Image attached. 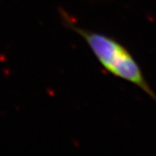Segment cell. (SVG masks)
Segmentation results:
<instances>
[{
    "label": "cell",
    "instance_id": "obj_1",
    "mask_svg": "<svg viewBox=\"0 0 156 156\" xmlns=\"http://www.w3.org/2000/svg\"><path fill=\"white\" fill-rule=\"evenodd\" d=\"M68 26L83 38L104 68L112 75L138 87L156 102V94L130 52L117 41L101 33L88 31L67 20Z\"/></svg>",
    "mask_w": 156,
    "mask_h": 156
}]
</instances>
